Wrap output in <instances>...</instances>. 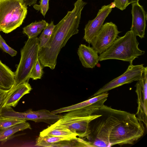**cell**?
<instances>
[{
    "label": "cell",
    "instance_id": "obj_1",
    "mask_svg": "<svg viewBox=\"0 0 147 147\" xmlns=\"http://www.w3.org/2000/svg\"><path fill=\"white\" fill-rule=\"evenodd\" d=\"M86 4L82 0H77L73 9L68 11L64 17L55 25L50 39L39 50L38 59L43 68L55 69L61 49L72 36L78 32L82 11Z\"/></svg>",
    "mask_w": 147,
    "mask_h": 147
},
{
    "label": "cell",
    "instance_id": "obj_2",
    "mask_svg": "<svg viewBox=\"0 0 147 147\" xmlns=\"http://www.w3.org/2000/svg\"><path fill=\"white\" fill-rule=\"evenodd\" d=\"M96 111L102 115L109 134L110 146L133 144L144 134L142 122L134 114L104 105Z\"/></svg>",
    "mask_w": 147,
    "mask_h": 147
},
{
    "label": "cell",
    "instance_id": "obj_3",
    "mask_svg": "<svg viewBox=\"0 0 147 147\" xmlns=\"http://www.w3.org/2000/svg\"><path fill=\"white\" fill-rule=\"evenodd\" d=\"M136 36L131 31L119 37L105 51L100 54L99 61L115 59L132 63L133 60L144 54L138 47Z\"/></svg>",
    "mask_w": 147,
    "mask_h": 147
},
{
    "label": "cell",
    "instance_id": "obj_4",
    "mask_svg": "<svg viewBox=\"0 0 147 147\" xmlns=\"http://www.w3.org/2000/svg\"><path fill=\"white\" fill-rule=\"evenodd\" d=\"M27 13L24 0H0V32L7 34L19 27Z\"/></svg>",
    "mask_w": 147,
    "mask_h": 147
},
{
    "label": "cell",
    "instance_id": "obj_5",
    "mask_svg": "<svg viewBox=\"0 0 147 147\" xmlns=\"http://www.w3.org/2000/svg\"><path fill=\"white\" fill-rule=\"evenodd\" d=\"M100 115L93 114L85 109H80L68 112L54 123L69 129L80 138H87L90 134V123Z\"/></svg>",
    "mask_w": 147,
    "mask_h": 147
},
{
    "label": "cell",
    "instance_id": "obj_6",
    "mask_svg": "<svg viewBox=\"0 0 147 147\" xmlns=\"http://www.w3.org/2000/svg\"><path fill=\"white\" fill-rule=\"evenodd\" d=\"M39 41L37 37L29 39L21 51V58L14 72V84L11 89L27 81L37 60L38 59Z\"/></svg>",
    "mask_w": 147,
    "mask_h": 147
},
{
    "label": "cell",
    "instance_id": "obj_7",
    "mask_svg": "<svg viewBox=\"0 0 147 147\" xmlns=\"http://www.w3.org/2000/svg\"><path fill=\"white\" fill-rule=\"evenodd\" d=\"M145 68L143 64L133 65L132 63H130L126 70L123 74L106 84L90 98L107 92L123 84L138 81L142 78Z\"/></svg>",
    "mask_w": 147,
    "mask_h": 147
},
{
    "label": "cell",
    "instance_id": "obj_8",
    "mask_svg": "<svg viewBox=\"0 0 147 147\" xmlns=\"http://www.w3.org/2000/svg\"><path fill=\"white\" fill-rule=\"evenodd\" d=\"M121 32L112 22L103 24L91 43L92 47L100 54L106 51L117 39Z\"/></svg>",
    "mask_w": 147,
    "mask_h": 147
},
{
    "label": "cell",
    "instance_id": "obj_9",
    "mask_svg": "<svg viewBox=\"0 0 147 147\" xmlns=\"http://www.w3.org/2000/svg\"><path fill=\"white\" fill-rule=\"evenodd\" d=\"M94 112L100 115L93 120V127H90V133L86 138L93 147H110L109 134L106 126L104 118L96 111Z\"/></svg>",
    "mask_w": 147,
    "mask_h": 147
},
{
    "label": "cell",
    "instance_id": "obj_10",
    "mask_svg": "<svg viewBox=\"0 0 147 147\" xmlns=\"http://www.w3.org/2000/svg\"><path fill=\"white\" fill-rule=\"evenodd\" d=\"M135 86L138 104L136 115L138 119L143 122L147 127V67H145L142 78L137 81Z\"/></svg>",
    "mask_w": 147,
    "mask_h": 147
},
{
    "label": "cell",
    "instance_id": "obj_11",
    "mask_svg": "<svg viewBox=\"0 0 147 147\" xmlns=\"http://www.w3.org/2000/svg\"><path fill=\"white\" fill-rule=\"evenodd\" d=\"M112 10L110 5L103 6L99 10L96 18L89 20L85 25L84 39L89 44H91L103 24Z\"/></svg>",
    "mask_w": 147,
    "mask_h": 147
},
{
    "label": "cell",
    "instance_id": "obj_12",
    "mask_svg": "<svg viewBox=\"0 0 147 147\" xmlns=\"http://www.w3.org/2000/svg\"><path fill=\"white\" fill-rule=\"evenodd\" d=\"M108 95V92H105L79 103L62 108L51 112L53 114H57L76 109H83L90 111L93 114L96 110L104 105V103L107 100Z\"/></svg>",
    "mask_w": 147,
    "mask_h": 147
},
{
    "label": "cell",
    "instance_id": "obj_13",
    "mask_svg": "<svg viewBox=\"0 0 147 147\" xmlns=\"http://www.w3.org/2000/svg\"><path fill=\"white\" fill-rule=\"evenodd\" d=\"M132 21L130 30L136 36L142 38L144 37L146 13L143 6L138 2L132 3Z\"/></svg>",
    "mask_w": 147,
    "mask_h": 147
},
{
    "label": "cell",
    "instance_id": "obj_14",
    "mask_svg": "<svg viewBox=\"0 0 147 147\" xmlns=\"http://www.w3.org/2000/svg\"><path fill=\"white\" fill-rule=\"evenodd\" d=\"M19 117L21 119L32 121L36 123L44 122L51 125L59 119L62 115L52 113L49 111L41 109L33 111L29 109L24 112H20Z\"/></svg>",
    "mask_w": 147,
    "mask_h": 147
},
{
    "label": "cell",
    "instance_id": "obj_15",
    "mask_svg": "<svg viewBox=\"0 0 147 147\" xmlns=\"http://www.w3.org/2000/svg\"><path fill=\"white\" fill-rule=\"evenodd\" d=\"M32 88L28 81L25 82L13 88L10 89L5 99L3 107H15L24 95L30 93Z\"/></svg>",
    "mask_w": 147,
    "mask_h": 147
},
{
    "label": "cell",
    "instance_id": "obj_16",
    "mask_svg": "<svg viewBox=\"0 0 147 147\" xmlns=\"http://www.w3.org/2000/svg\"><path fill=\"white\" fill-rule=\"evenodd\" d=\"M77 53L79 59L84 67L92 69L99 61L98 53L89 45L80 44L78 48Z\"/></svg>",
    "mask_w": 147,
    "mask_h": 147
},
{
    "label": "cell",
    "instance_id": "obj_17",
    "mask_svg": "<svg viewBox=\"0 0 147 147\" xmlns=\"http://www.w3.org/2000/svg\"><path fill=\"white\" fill-rule=\"evenodd\" d=\"M15 74L0 60V88L9 90L14 82Z\"/></svg>",
    "mask_w": 147,
    "mask_h": 147
},
{
    "label": "cell",
    "instance_id": "obj_18",
    "mask_svg": "<svg viewBox=\"0 0 147 147\" xmlns=\"http://www.w3.org/2000/svg\"><path fill=\"white\" fill-rule=\"evenodd\" d=\"M49 135L57 136H67L75 138L77 135L74 133L69 129L56 125L54 123L48 126L47 128L40 133L39 136H43Z\"/></svg>",
    "mask_w": 147,
    "mask_h": 147
},
{
    "label": "cell",
    "instance_id": "obj_19",
    "mask_svg": "<svg viewBox=\"0 0 147 147\" xmlns=\"http://www.w3.org/2000/svg\"><path fill=\"white\" fill-rule=\"evenodd\" d=\"M27 129H31L28 122L22 123L4 129H0V142L3 144L17 132Z\"/></svg>",
    "mask_w": 147,
    "mask_h": 147
},
{
    "label": "cell",
    "instance_id": "obj_20",
    "mask_svg": "<svg viewBox=\"0 0 147 147\" xmlns=\"http://www.w3.org/2000/svg\"><path fill=\"white\" fill-rule=\"evenodd\" d=\"M46 21L42 20L31 23L23 28V32L28 36V38H33L37 37L48 25Z\"/></svg>",
    "mask_w": 147,
    "mask_h": 147
},
{
    "label": "cell",
    "instance_id": "obj_21",
    "mask_svg": "<svg viewBox=\"0 0 147 147\" xmlns=\"http://www.w3.org/2000/svg\"><path fill=\"white\" fill-rule=\"evenodd\" d=\"M50 147H92L88 141L81 138H76L61 141L51 145Z\"/></svg>",
    "mask_w": 147,
    "mask_h": 147
},
{
    "label": "cell",
    "instance_id": "obj_22",
    "mask_svg": "<svg viewBox=\"0 0 147 147\" xmlns=\"http://www.w3.org/2000/svg\"><path fill=\"white\" fill-rule=\"evenodd\" d=\"M74 138H75L67 136H57L49 135L43 136H39L36 140V145L38 146L50 147L51 145L58 142Z\"/></svg>",
    "mask_w": 147,
    "mask_h": 147
},
{
    "label": "cell",
    "instance_id": "obj_23",
    "mask_svg": "<svg viewBox=\"0 0 147 147\" xmlns=\"http://www.w3.org/2000/svg\"><path fill=\"white\" fill-rule=\"evenodd\" d=\"M54 26L53 21H51L43 30V31L38 38L39 41V50L44 47L50 39Z\"/></svg>",
    "mask_w": 147,
    "mask_h": 147
},
{
    "label": "cell",
    "instance_id": "obj_24",
    "mask_svg": "<svg viewBox=\"0 0 147 147\" xmlns=\"http://www.w3.org/2000/svg\"><path fill=\"white\" fill-rule=\"evenodd\" d=\"M26 121L24 120L0 117V129L8 128Z\"/></svg>",
    "mask_w": 147,
    "mask_h": 147
},
{
    "label": "cell",
    "instance_id": "obj_25",
    "mask_svg": "<svg viewBox=\"0 0 147 147\" xmlns=\"http://www.w3.org/2000/svg\"><path fill=\"white\" fill-rule=\"evenodd\" d=\"M43 73V67L41 65L38 59L32 69L29 78L35 80L40 79L41 78Z\"/></svg>",
    "mask_w": 147,
    "mask_h": 147
},
{
    "label": "cell",
    "instance_id": "obj_26",
    "mask_svg": "<svg viewBox=\"0 0 147 147\" xmlns=\"http://www.w3.org/2000/svg\"><path fill=\"white\" fill-rule=\"evenodd\" d=\"M50 0H40L39 1V5L36 4L33 5V8L36 10L40 11L44 17L49 8V1Z\"/></svg>",
    "mask_w": 147,
    "mask_h": 147
},
{
    "label": "cell",
    "instance_id": "obj_27",
    "mask_svg": "<svg viewBox=\"0 0 147 147\" xmlns=\"http://www.w3.org/2000/svg\"><path fill=\"white\" fill-rule=\"evenodd\" d=\"M0 48L5 52L12 57L16 56L17 51L9 46L0 34Z\"/></svg>",
    "mask_w": 147,
    "mask_h": 147
},
{
    "label": "cell",
    "instance_id": "obj_28",
    "mask_svg": "<svg viewBox=\"0 0 147 147\" xmlns=\"http://www.w3.org/2000/svg\"><path fill=\"white\" fill-rule=\"evenodd\" d=\"M113 2L115 7L121 10L125 9L129 5L128 0H114Z\"/></svg>",
    "mask_w": 147,
    "mask_h": 147
},
{
    "label": "cell",
    "instance_id": "obj_29",
    "mask_svg": "<svg viewBox=\"0 0 147 147\" xmlns=\"http://www.w3.org/2000/svg\"><path fill=\"white\" fill-rule=\"evenodd\" d=\"M9 90H5L0 88V113Z\"/></svg>",
    "mask_w": 147,
    "mask_h": 147
},
{
    "label": "cell",
    "instance_id": "obj_30",
    "mask_svg": "<svg viewBox=\"0 0 147 147\" xmlns=\"http://www.w3.org/2000/svg\"><path fill=\"white\" fill-rule=\"evenodd\" d=\"M37 0H26L24 1L26 5L29 6L34 5L36 4Z\"/></svg>",
    "mask_w": 147,
    "mask_h": 147
},
{
    "label": "cell",
    "instance_id": "obj_31",
    "mask_svg": "<svg viewBox=\"0 0 147 147\" xmlns=\"http://www.w3.org/2000/svg\"><path fill=\"white\" fill-rule=\"evenodd\" d=\"M139 0H128V3L129 4L135 3L138 2Z\"/></svg>",
    "mask_w": 147,
    "mask_h": 147
},
{
    "label": "cell",
    "instance_id": "obj_32",
    "mask_svg": "<svg viewBox=\"0 0 147 147\" xmlns=\"http://www.w3.org/2000/svg\"><path fill=\"white\" fill-rule=\"evenodd\" d=\"M110 5L111 7L112 8H114L115 7V4L114 2H112L110 4Z\"/></svg>",
    "mask_w": 147,
    "mask_h": 147
},
{
    "label": "cell",
    "instance_id": "obj_33",
    "mask_svg": "<svg viewBox=\"0 0 147 147\" xmlns=\"http://www.w3.org/2000/svg\"><path fill=\"white\" fill-rule=\"evenodd\" d=\"M24 0V1H26V0Z\"/></svg>",
    "mask_w": 147,
    "mask_h": 147
},
{
    "label": "cell",
    "instance_id": "obj_34",
    "mask_svg": "<svg viewBox=\"0 0 147 147\" xmlns=\"http://www.w3.org/2000/svg\"></svg>",
    "mask_w": 147,
    "mask_h": 147
}]
</instances>
